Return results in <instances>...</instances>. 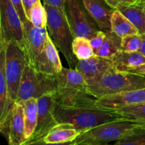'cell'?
Instances as JSON below:
<instances>
[{
	"label": "cell",
	"instance_id": "cell-4",
	"mask_svg": "<svg viewBox=\"0 0 145 145\" xmlns=\"http://www.w3.org/2000/svg\"><path fill=\"white\" fill-rule=\"evenodd\" d=\"M47 12V30L50 39L63 55L70 68L76 67L78 59L73 53L72 42L74 38L65 11L48 4H43Z\"/></svg>",
	"mask_w": 145,
	"mask_h": 145
},
{
	"label": "cell",
	"instance_id": "cell-36",
	"mask_svg": "<svg viewBox=\"0 0 145 145\" xmlns=\"http://www.w3.org/2000/svg\"><path fill=\"white\" fill-rule=\"evenodd\" d=\"M142 35V38H143L142 44L141 48H140V50H138V52H140V53L142 54L143 55H144L145 56V34H144V35Z\"/></svg>",
	"mask_w": 145,
	"mask_h": 145
},
{
	"label": "cell",
	"instance_id": "cell-6",
	"mask_svg": "<svg viewBox=\"0 0 145 145\" xmlns=\"http://www.w3.org/2000/svg\"><path fill=\"white\" fill-rule=\"evenodd\" d=\"M57 76L45 74L27 63L18 88L17 103L31 98L38 99L45 94L56 92Z\"/></svg>",
	"mask_w": 145,
	"mask_h": 145
},
{
	"label": "cell",
	"instance_id": "cell-30",
	"mask_svg": "<svg viewBox=\"0 0 145 145\" xmlns=\"http://www.w3.org/2000/svg\"><path fill=\"white\" fill-rule=\"evenodd\" d=\"M10 1H11V2L12 3V4L14 5V8L16 10L17 13H18V16H19L22 23L24 24V23L28 20V18H27L26 16H25V11H24L22 1H21V0H10Z\"/></svg>",
	"mask_w": 145,
	"mask_h": 145
},
{
	"label": "cell",
	"instance_id": "cell-35",
	"mask_svg": "<svg viewBox=\"0 0 145 145\" xmlns=\"http://www.w3.org/2000/svg\"><path fill=\"white\" fill-rule=\"evenodd\" d=\"M130 72H134V73L140 74L144 75V76H145V64L144 65L132 69V70L130 71Z\"/></svg>",
	"mask_w": 145,
	"mask_h": 145
},
{
	"label": "cell",
	"instance_id": "cell-24",
	"mask_svg": "<svg viewBox=\"0 0 145 145\" xmlns=\"http://www.w3.org/2000/svg\"><path fill=\"white\" fill-rule=\"evenodd\" d=\"M113 112L118 114L120 118L145 125V103L126 106Z\"/></svg>",
	"mask_w": 145,
	"mask_h": 145
},
{
	"label": "cell",
	"instance_id": "cell-11",
	"mask_svg": "<svg viewBox=\"0 0 145 145\" xmlns=\"http://www.w3.org/2000/svg\"><path fill=\"white\" fill-rule=\"evenodd\" d=\"M24 52L26 56L27 62L33 68L35 67L37 60L42 52L48 33L46 28H38L33 25L29 20L24 24Z\"/></svg>",
	"mask_w": 145,
	"mask_h": 145
},
{
	"label": "cell",
	"instance_id": "cell-33",
	"mask_svg": "<svg viewBox=\"0 0 145 145\" xmlns=\"http://www.w3.org/2000/svg\"><path fill=\"white\" fill-rule=\"evenodd\" d=\"M42 1H43V4H48L65 11V4L66 0H42Z\"/></svg>",
	"mask_w": 145,
	"mask_h": 145
},
{
	"label": "cell",
	"instance_id": "cell-7",
	"mask_svg": "<svg viewBox=\"0 0 145 145\" xmlns=\"http://www.w3.org/2000/svg\"><path fill=\"white\" fill-rule=\"evenodd\" d=\"M65 14L74 38L90 39L101 31L95 20L88 11L83 0H66Z\"/></svg>",
	"mask_w": 145,
	"mask_h": 145
},
{
	"label": "cell",
	"instance_id": "cell-18",
	"mask_svg": "<svg viewBox=\"0 0 145 145\" xmlns=\"http://www.w3.org/2000/svg\"><path fill=\"white\" fill-rule=\"evenodd\" d=\"M6 46L0 45V120H3L14 107L8 98V86L5 73Z\"/></svg>",
	"mask_w": 145,
	"mask_h": 145
},
{
	"label": "cell",
	"instance_id": "cell-25",
	"mask_svg": "<svg viewBox=\"0 0 145 145\" xmlns=\"http://www.w3.org/2000/svg\"><path fill=\"white\" fill-rule=\"evenodd\" d=\"M72 50L74 55L78 60L87 59L94 55V52L89 42V39L86 38L78 37L74 38Z\"/></svg>",
	"mask_w": 145,
	"mask_h": 145
},
{
	"label": "cell",
	"instance_id": "cell-19",
	"mask_svg": "<svg viewBox=\"0 0 145 145\" xmlns=\"http://www.w3.org/2000/svg\"><path fill=\"white\" fill-rule=\"evenodd\" d=\"M116 9L120 11L136 27L139 33L145 34V1L121 6Z\"/></svg>",
	"mask_w": 145,
	"mask_h": 145
},
{
	"label": "cell",
	"instance_id": "cell-14",
	"mask_svg": "<svg viewBox=\"0 0 145 145\" xmlns=\"http://www.w3.org/2000/svg\"><path fill=\"white\" fill-rule=\"evenodd\" d=\"M62 67L56 46L48 35L45 46L38 58L35 69L45 74L57 76Z\"/></svg>",
	"mask_w": 145,
	"mask_h": 145
},
{
	"label": "cell",
	"instance_id": "cell-20",
	"mask_svg": "<svg viewBox=\"0 0 145 145\" xmlns=\"http://www.w3.org/2000/svg\"><path fill=\"white\" fill-rule=\"evenodd\" d=\"M80 133L74 126L67 123H59L51 129L43 140L47 143H64L74 141Z\"/></svg>",
	"mask_w": 145,
	"mask_h": 145
},
{
	"label": "cell",
	"instance_id": "cell-38",
	"mask_svg": "<svg viewBox=\"0 0 145 145\" xmlns=\"http://www.w3.org/2000/svg\"><path fill=\"white\" fill-rule=\"evenodd\" d=\"M84 145H90V144H84Z\"/></svg>",
	"mask_w": 145,
	"mask_h": 145
},
{
	"label": "cell",
	"instance_id": "cell-8",
	"mask_svg": "<svg viewBox=\"0 0 145 145\" xmlns=\"http://www.w3.org/2000/svg\"><path fill=\"white\" fill-rule=\"evenodd\" d=\"M5 50V73L8 98L10 101L14 104L16 102L20 82L28 62L24 50L15 41L8 42Z\"/></svg>",
	"mask_w": 145,
	"mask_h": 145
},
{
	"label": "cell",
	"instance_id": "cell-29",
	"mask_svg": "<svg viewBox=\"0 0 145 145\" xmlns=\"http://www.w3.org/2000/svg\"><path fill=\"white\" fill-rule=\"evenodd\" d=\"M105 37H106V33L102 31H99L89 39V42L93 48L94 55L101 47L102 44L104 41Z\"/></svg>",
	"mask_w": 145,
	"mask_h": 145
},
{
	"label": "cell",
	"instance_id": "cell-16",
	"mask_svg": "<svg viewBox=\"0 0 145 145\" xmlns=\"http://www.w3.org/2000/svg\"><path fill=\"white\" fill-rule=\"evenodd\" d=\"M8 145H23L26 142L25 137L24 110L22 105L16 102L11 113L9 124Z\"/></svg>",
	"mask_w": 145,
	"mask_h": 145
},
{
	"label": "cell",
	"instance_id": "cell-21",
	"mask_svg": "<svg viewBox=\"0 0 145 145\" xmlns=\"http://www.w3.org/2000/svg\"><path fill=\"white\" fill-rule=\"evenodd\" d=\"M24 110V121H25V137L28 141L33 134L37 125L38 118V101L37 99H31L20 103Z\"/></svg>",
	"mask_w": 145,
	"mask_h": 145
},
{
	"label": "cell",
	"instance_id": "cell-12",
	"mask_svg": "<svg viewBox=\"0 0 145 145\" xmlns=\"http://www.w3.org/2000/svg\"><path fill=\"white\" fill-rule=\"evenodd\" d=\"M145 103V88L96 99L95 105L104 110L115 111L126 106Z\"/></svg>",
	"mask_w": 145,
	"mask_h": 145
},
{
	"label": "cell",
	"instance_id": "cell-3",
	"mask_svg": "<svg viewBox=\"0 0 145 145\" xmlns=\"http://www.w3.org/2000/svg\"><path fill=\"white\" fill-rule=\"evenodd\" d=\"M88 85L76 69L62 67L57 75L56 103L62 106L95 105L96 99L89 94Z\"/></svg>",
	"mask_w": 145,
	"mask_h": 145
},
{
	"label": "cell",
	"instance_id": "cell-31",
	"mask_svg": "<svg viewBox=\"0 0 145 145\" xmlns=\"http://www.w3.org/2000/svg\"><path fill=\"white\" fill-rule=\"evenodd\" d=\"M23 145H74V140L72 142H67L64 143H47L43 139L35 141H28L24 143Z\"/></svg>",
	"mask_w": 145,
	"mask_h": 145
},
{
	"label": "cell",
	"instance_id": "cell-28",
	"mask_svg": "<svg viewBox=\"0 0 145 145\" xmlns=\"http://www.w3.org/2000/svg\"><path fill=\"white\" fill-rule=\"evenodd\" d=\"M142 35L140 33L129 35L122 38L121 48L127 52H137L142 44Z\"/></svg>",
	"mask_w": 145,
	"mask_h": 145
},
{
	"label": "cell",
	"instance_id": "cell-26",
	"mask_svg": "<svg viewBox=\"0 0 145 145\" xmlns=\"http://www.w3.org/2000/svg\"><path fill=\"white\" fill-rule=\"evenodd\" d=\"M28 19L34 26L38 28H46L47 12L44 5L41 4L40 0L37 1L31 8Z\"/></svg>",
	"mask_w": 145,
	"mask_h": 145
},
{
	"label": "cell",
	"instance_id": "cell-1",
	"mask_svg": "<svg viewBox=\"0 0 145 145\" xmlns=\"http://www.w3.org/2000/svg\"><path fill=\"white\" fill-rule=\"evenodd\" d=\"M54 114L58 124L72 125L80 134L104 123L121 119L116 112L104 110L96 105L67 106L56 103Z\"/></svg>",
	"mask_w": 145,
	"mask_h": 145
},
{
	"label": "cell",
	"instance_id": "cell-9",
	"mask_svg": "<svg viewBox=\"0 0 145 145\" xmlns=\"http://www.w3.org/2000/svg\"><path fill=\"white\" fill-rule=\"evenodd\" d=\"M15 41L24 50L23 23L10 0H0V45Z\"/></svg>",
	"mask_w": 145,
	"mask_h": 145
},
{
	"label": "cell",
	"instance_id": "cell-32",
	"mask_svg": "<svg viewBox=\"0 0 145 145\" xmlns=\"http://www.w3.org/2000/svg\"><path fill=\"white\" fill-rule=\"evenodd\" d=\"M105 1L116 9L121 6L128 5V4H133L137 1V0H105Z\"/></svg>",
	"mask_w": 145,
	"mask_h": 145
},
{
	"label": "cell",
	"instance_id": "cell-34",
	"mask_svg": "<svg viewBox=\"0 0 145 145\" xmlns=\"http://www.w3.org/2000/svg\"><path fill=\"white\" fill-rule=\"evenodd\" d=\"M21 1H22L23 7H24L25 16H26L27 18H28L31 8H32V7H33L34 4H35L37 1H39V0H21Z\"/></svg>",
	"mask_w": 145,
	"mask_h": 145
},
{
	"label": "cell",
	"instance_id": "cell-17",
	"mask_svg": "<svg viewBox=\"0 0 145 145\" xmlns=\"http://www.w3.org/2000/svg\"><path fill=\"white\" fill-rule=\"evenodd\" d=\"M110 59L115 69L124 72H130L145 64V56L138 51L127 52L120 50Z\"/></svg>",
	"mask_w": 145,
	"mask_h": 145
},
{
	"label": "cell",
	"instance_id": "cell-13",
	"mask_svg": "<svg viewBox=\"0 0 145 145\" xmlns=\"http://www.w3.org/2000/svg\"><path fill=\"white\" fill-rule=\"evenodd\" d=\"M111 66L110 59L94 55L87 59L78 60L75 69L82 74L89 86L98 82Z\"/></svg>",
	"mask_w": 145,
	"mask_h": 145
},
{
	"label": "cell",
	"instance_id": "cell-37",
	"mask_svg": "<svg viewBox=\"0 0 145 145\" xmlns=\"http://www.w3.org/2000/svg\"><path fill=\"white\" fill-rule=\"evenodd\" d=\"M137 1H145V0H137Z\"/></svg>",
	"mask_w": 145,
	"mask_h": 145
},
{
	"label": "cell",
	"instance_id": "cell-10",
	"mask_svg": "<svg viewBox=\"0 0 145 145\" xmlns=\"http://www.w3.org/2000/svg\"><path fill=\"white\" fill-rule=\"evenodd\" d=\"M38 101V118L37 125L33 134L28 141L41 140L58 124L55 117L56 96L55 92L48 93L37 99Z\"/></svg>",
	"mask_w": 145,
	"mask_h": 145
},
{
	"label": "cell",
	"instance_id": "cell-15",
	"mask_svg": "<svg viewBox=\"0 0 145 145\" xmlns=\"http://www.w3.org/2000/svg\"><path fill=\"white\" fill-rule=\"evenodd\" d=\"M84 4L101 31H111V19L116 8L109 5L105 0H83Z\"/></svg>",
	"mask_w": 145,
	"mask_h": 145
},
{
	"label": "cell",
	"instance_id": "cell-5",
	"mask_svg": "<svg viewBox=\"0 0 145 145\" xmlns=\"http://www.w3.org/2000/svg\"><path fill=\"white\" fill-rule=\"evenodd\" d=\"M143 125H145L132 120L119 119L81 133L74 140V145H108L111 142L123 138Z\"/></svg>",
	"mask_w": 145,
	"mask_h": 145
},
{
	"label": "cell",
	"instance_id": "cell-22",
	"mask_svg": "<svg viewBox=\"0 0 145 145\" xmlns=\"http://www.w3.org/2000/svg\"><path fill=\"white\" fill-rule=\"evenodd\" d=\"M111 31L121 38L139 33L136 27L118 9L114 11L112 16Z\"/></svg>",
	"mask_w": 145,
	"mask_h": 145
},
{
	"label": "cell",
	"instance_id": "cell-27",
	"mask_svg": "<svg viewBox=\"0 0 145 145\" xmlns=\"http://www.w3.org/2000/svg\"><path fill=\"white\" fill-rule=\"evenodd\" d=\"M113 145H145V125L135 129Z\"/></svg>",
	"mask_w": 145,
	"mask_h": 145
},
{
	"label": "cell",
	"instance_id": "cell-23",
	"mask_svg": "<svg viewBox=\"0 0 145 145\" xmlns=\"http://www.w3.org/2000/svg\"><path fill=\"white\" fill-rule=\"evenodd\" d=\"M121 41L122 38L113 32H106L104 41L95 55L110 59L116 52L122 50Z\"/></svg>",
	"mask_w": 145,
	"mask_h": 145
},
{
	"label": "cell",
	"instance_id": "cell-2",
	"mask_svg": "<svg viewBox=\"0 0 145 145\" xmlns=\"http://www.w3.org/2000/svg\"><path fill=\"white\" fill-rule=\"evenodd\" d=\"M145 88V76L124 72L110 67L98 82L87 87L88 93L95 99Z\"/></svg>",
	"mask_w": 145,
	"mask_h": 145
}]
</instances>
